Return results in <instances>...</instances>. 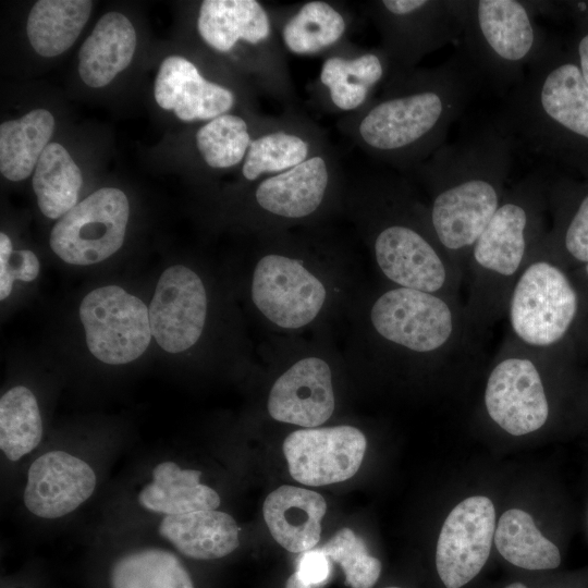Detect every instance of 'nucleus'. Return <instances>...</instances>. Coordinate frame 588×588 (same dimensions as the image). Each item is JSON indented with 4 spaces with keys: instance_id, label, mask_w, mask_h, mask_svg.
<instances>
[{
    "instance_id": "2",
    "label": "nucleus",
    "mask_w": 588,
    "mask_h": 588,
    "mask_svg": "<svg viewBox=\"0 0 588 588\" xmlns=\"http://www.w3.org/2000/svg\"><path fill=\"white\" fill-rule=\"evenodd\" d=\"M259 236L249 297L267 328L293 335L350 313L363 290L350 255L323 225Z\"/></svg>"
},
{
    "instance_id": "17",
    "label": "nucleus",
    "mask_w": 588,
    "mask_h": 588,
    "mask_svg": "<svg viewBox=\"0 0 588 588\" xmlns=\"http://www.w3.org/2000/svg\"><path fill=\"white\" fill-rule=\"evenodd\" d=\"M366 446L365 434L358 428L341 425L295 430L285 438L283 452L296 481L324 486L354 476Z\"/></svg>"
},
{
    "instance_id": "10",
    "label": "nucleus",
    "mask_w": 588,
    "mask_h": 588,
    "mask_svg": "<svg viewBox=\"0 0 588 588\" xmlns=\"http://www.w3.org/2000/svg\"><path fill=\"white\" fill-rule=\"evenodd\" d=\"M579 354L568 347H529L507 332L486 381L483 404L488 417L515 437L540 430L551 413L550 375Z\"/></svg>"
},
{
    "instance_id": "40",
    "label": "nucleus",
    "mask_w": 588,
    "mask_h": 588,
    "mask_svg": "<svg viewBox=\"0 0 588 588\" xmlns=\"http://www.w3.org/2000/svg\"><path fill=\"white\" fill-rule=\"evenodd\" d=\"M577 65L580 69V72L588 83V29L584 32L577 42Z\"/></svg>"
},
{
    "instance_id": "15",
    "label": "nucleus",
    "mask_w": 588,
    "mask_h": 588,
    "mask_svg": "<svg viewBox=\"0 0 588 588\" xmlns=\"http://www.w3.org/2000/svg\"><path fill=\"white\" fill-rule=\"evenodd\" d=\"M391 73L382 48H367L351 40L322 57L317 77L309 84L311 101L341 117L359 111L380 90Z\"/></svg>"
},
{
    "instance_id": "24",
    "label": "nucleus",
    "mask_w": 588,
    "mask_h": 588,
    "mask_svg": "<svg viewBox=\"0 0 588 588\" xmlns=\"http://www.w3.org/2000/svg\"><path fill=\"white\" fill-rule=\"evenodd\" d=\"M262 510L272 537L287 551H308L318 543L327 510L321 494L281 486L266 498Z\"/></svg>"
},
{
    "instance_id": "5",
    "label": "nucleus",
    "mask_w": 588,
    "mask_h": 588,
    "mask_svg": "<svg viewBox=\"0 0 588 588\" xmlns=\"http://www.w3.org/2000/svg\"><path fill=\"white\" fill-rule=\"evenodd\" d=\"M514 147L494 119L444 143L406 175L426 194L434 233L464 279L469 250L506 194Z\"/></svg>"
},
{
    "instance_id": "16",
    "label": "nucleus",
    "mask_w": 588,
    "mask_h": 588,
    "mask_svg": "<svg viewBox=\"0 0 588 588\" xmlns=\"http://www.w3.org/2000/svg\"><path fill=\"white\" fill-rule=\"evenodd\" d=\"M494 531V505L487 497H469L450 512L436 550L437 571L446 588H461L481 571Z\"/></svg>"
},
{
    "instance_id": "35",
    "label": "nucleus",
    "mask_w": 588,
    "mask_h": 588,
    "mask_svg": "<svg viewBox=\"0 0 588 588\" xmlns=\"http://www.w3.org/2000/svg\"><path fill=\"white\" fill-rule=\"evenodd\" d=\"M42 421L34 393L23 385L0 400V449L12 462L32 452L41 441Z\"/></svg>"
},
{
    "instance_id": "32",
    "label": "nucleus",
    "mask_w": 588,
    "mask_h": 588,
    "mask_svg": "<svg viewBox=\"0 0 588 588\" xmlns=\"http://www.w3.org/2000/svg\"><path fill=\"white\" fill-rule=\"evenodd\" d=\"M500 554L515 566L526 569H552L560 565L558 547L542 536L532 517L525 511L504 512L494 531Z\"/></svg>"
},
{
    "instance_id": "36",
    "label": "nucleus",
    "mask_w": 588,
    "mask_h": 588,
    "mask_svg": "<svg viewBox=\"0 0 588 588\" xmlns=\"http://www.w3.org/2000/svg\"><path fill=\"white\" fill-rule=\"evenodd\" d=\"M320 550L342 567L351 588H371L380 576L381 562L350 528L341 529Z\"/></svg>"
},
{
    "instance_id": "26",
    "label": "nucleus",
    "mask_w": 588,
    "mask_h": 588,
    "mask_svg": "<svg viewBox=\"0 0 588 588\" xmlns=\"http://www.w3.org/2000/svg\"><path fill=\"white\" fill-rule=\"evenodd\" d=\"M158 529L180 553L195 560L223 558L240 544L234 518L216 510L166 515Z\"/></svg>"
},
{
    "instance_id": "23",
    "label": "nucleus",
    "mask_w": 588,
    "mask_h": 588,
    "mask_svg": "<svg viewBox=\"0 0 588 588\" xmlns=\"http://www.w3.org/2000/svg\"><path fill=\"white\" fill-rule=\"evenodd\" d=\"M547 203L553 224L540 249L568 271L588 265V187L549 181Z\"/></svg>"
},
{
    "instance_id": "19",
    "label": "nucleus",
    "mask_w": 588,
    "mask_h": 588,
    "mask_svg": "<svg viewBox=\"0 0 588 588\" xmlns=\"http://www.w3.org/2000/svg\"><path fill=\"white\" fill-rule=\"evenodd\" d=\"M330 144L327 132L295 106L268 115L241 166L247 184L290 170Z\"/></svg>"
},
{
    "instance_id": "43",
    "label": "nucleus",
    "mask_w": 588,
    "mask_h": 588,
    "mask_svg": "<svg viewBox=\"0 0 588 588\" xmlns=\"http://www.w3.org/2000/svg\"><path fill=\"white\" fill-rule=\"evenodd\" d=\"M385 588H400V587H385Z\"/></svg>"
},
{
    "instance_id": "25",
    "label": "nucleus",
    "mask_w": 588,
    "mask_h": 588,
    "mask_svg": "<svg viewBox=\"0 0 588 588\" xmlns=\"http://www.w3.org/2000/svg\"><path fill=\"white\" fill-rule=\"evenodd\" d=\"M196 30L209 49L228 56L243 38L277 34L269 4L257 0H205L198 8Z\"/></svg>"
},
{
    "instance_id": "34",
    "label": "nucleus",
    "mask_w": 588,
    "mask_h": 588,
    "mask_svg": "<svg viewBox=\"0 0 588 588\" xmlns=\"http://www.w3.org/2000/svg\"><path fill=\"white\" fill-rule=\"evenodd\" d=\"M111 588H194L189 573L172 552L147 548L132 551L114 562Z\"/></svg>"
},
{
    "instance_id": "18",
    "label": "nucleus",
    "mask_w": 588,
    "mask_h": 588,
    "mask_svg": "<svg viewBox=\"0 0 588 588\" xmlns=\"http://www.w3.org/2000/svg\"><path fill=\"white\" fill-rule=\"evenodd\" d=\"M152 336L169 353L195 345L205 330L208 296L201 278L176 265L163 271L148 308Z\"/></svg>"
},
{
    "instance_id": "11",
    "label": "nucleus",
    "mask_w": 588,
    "mask_h": 588,
    "mask_svg": "<svg viewBox=\"0 0 588 588\" xmlns=\"http://www.w3.org/2000/svg\"><path fill=\"white\" fill-rule=\"evenodd\" d=\"M362 8L393 72L417 68L426 56L462 36L466 0H375Z\"/></svg>"
},
{
    "instance_id": "21",
    "label": "nucleus",
    "mask_w": 588,
    "mask_h": 588,
    "mask_svg": "<svg viewBox=\"0 0 588 588\" xmlns=\"http://www.w3.org/2000/svg\"><path fill=\"white\" fill-rule=\"evenodd\" d=\"M279 39L287 53L324 57L354 30L355 17L339 1L309 0L291 5H270Z\"/></svg>"
},
{
    "instance_id": "1",
    "label": "nucleus",
    "mask_w": 588,
    "mask_h": 588,
    "mask_svg": "<svg viewBox=\"0 0 588 588\" xmlns=\"http://www.w3.org/2000/svg\"><path fill=\"white\" fill-rule=\"evenodd\" d=\"M482 83L461 48L437 66L391 72L379 95L340 117L336 127L367 156L407 175L445 143Z\"/></svg>"
},
{
    "instance_id": "8",
    "label": "nucleus",
    "mask_w": 588,
    "mask_h": 588,
    "mask_svg": "<svg viewBox=\"0 0 588 588\" xmlns=\"http://www.w3.org/2000/svg\"><path fill=\"white\" fill-rule=\"evenodd\" d=\"M505 316L507 332L526 346L568 347L581 354L588 345L584 299L569 271L543 254L540 245L511 292Z\"/></svg>"
},
{
    "instance_id": "38",
    "label": "nucleus",
    "mask_w": 588,
    "mask_h": 588,
    "mask_svg": "<svg viewBox=\"0 0 588 588\" xmlns=\"http://www.w3.org/2000/svg\"><path fill=\"white\" fill-rule=\"evenodd\" d=\"M329 558L320 550H308L298 560L297 575L307 585L323 584L330 575Z\"/></svg>"
},
{
    "instance_id": "37",
    "label": "nucleus",
    "mask_w": 588,
    "mask_h": 588,
    "mask_svg": "<svg viewBox=\"0 0 588 588\" xmlns=\"http://www.w3.org/2000/svg\"><path fill=\"white\" fill-rule=\"evenodd\" d=\"M39 273V261L28 249L15 250L9 236L0 233V298H7L15 280L30 282Z\"/></svg>"
},
{
    "instance_id": "31",
    "label": "nucleus",
    "mask_w": 588,
    "mask_h": 588,
    "mask_svg": "<svg viewBox=\"0 0 588 588\" xmlns=\"http://www.w3.org/2000/svg\"><path fill=\"white\" fill-rule=\"evenodd\" d=\"M93 2L87 0H40L27 20V36L35 51L56 57L77 39L89 19Z\"/></svg>"
},
{
    "instance_id": "9",
    "label": "nucleus",
    "mask_w": 588,
    "mask_h": 588,
    "mask_svg": "<svg viewBox=\"0 0 588 588\" xmlns=\"http://www.w3.org/2000/svg\"><path fill=\"white\" fill-rule=\"evenodd\" d=\"M549 46L531 1L466 0L461 48L499 91L517 86Z\"/></svg>"
},
{
    "instance_id": "12",
    "label": "nucleus",
    "mask_w": 588,
    "mask_h": 588,
    "mask_svg": "<svg viewBox=\"0 0 588 588\" xmlns=\"http://www.w3.org/2000/svg\"><path fill=\"white\" fill-rule=\"evenodd\" d=\"M290 362L274 379L267 411L274 420L302 428L323 425L335 409V353L322 343H285Z\"/></svg>"
},
{
    "instance_id": "4",
    "label": "nucleus",
    "mask_w": 588,
    "mask_h": 588,
    "mask_svg": "<svg viewBox=\"0 0 588 588\" xmlns=\"http://www.w3.org/2000/svg\"><path fill=\"white\" fill-rule=\"evenodd\" d=\"M355 319L356 356L379 366L442 369L485 356L461 299L383 284L362 291Z\"/></svg>"
},
{
    "instance_id": "42",
    "label": "nucleus",
    "mask_w": 588,
    "mask_h": 588,
    "mask_svg": "<svg viewBox=\"0 0 588 588\" xmlns=\"http://www.w3.org/2000/svg\"><path fill=\"white\" fill-rule=\"evenodd\" d=\"M505 588H527V587L523 585L522 583H513V584L507 585Z\"/></svg>"
},
{
    "instance_id": "20",
    "label": "nucleus",
    "mask_w": 588,
    "mask_h": 588,
    "mask_svg": "<svg viewBox=\"0 0 588 588\" xmlns=\"http://www.w3.org/2000/svg\"><path fill=\"white\" fill-rule=\"evenodd\" d=\"M154 95L162 109L172 110L184 122H207L232 113L242 101L234 87L208 78L195 63L181 56L162 61Z\"/></svg>"
},
{
    "instance_id": "13",
    "label": "nucleus",
    "mask_w": 588,
    "mask_h": 588,
    "mask_svg": "<svg viewBox=\"0 0 588 588\" xmlns=\"http://www.w3.org/2000/svg\"><path fill=\"white\" fill-rule=\"evenodd\" d=\"M128 213V200L121 189L100 188L59 219L50 234V246L71 265L102 261L122 246Z\"/></svg>"
},
{
    "instance_id": "3",
    "label": "nucleus",
    "mask_w": 588,
    "mask_h": 588,
    "mask_svg": "<svg viewBox=\"0 0 588 588\" xmlns=\"http://www.w3.org/2000/svg\"><path fill=\"white\" fill-rule=\"evenodd\" d=\"M343 213L355 224L384 284L460 299L462 271L441 246L426 201L399 172L347 184Z\"/></svg>"
},
{
    "instance_id": "14",
    "label": "nucleus",
    "mask_w": 588,
    "mask_h": 588,
    "mask_svg": "<svg viewBox=\"0 0 588 588\" xmlns=\"http://www.w3.org/2000/svg\"><path fill=\"white\" fill-rule=\"evenodd\" d=\"M79 317L90 353L106 364L135 360L152 335L146 305L118 285L88 293L81 303Z\"/></svg>"
},
{
    "instance_id": "6",
    "label": "nucleus",
    "mask_w": 588,
    "mask_h": 588,
    "mask_svg": "<svg viewBox=\"0 0 588 588\" xmlns=\"http://www.w3.org/2000/svg\"><path fill=\"white\" fill-rule=\"evenodd\" d=\"M549 179L536 170L506 191L466 260L468 320L485 339L506 311L511 292L544 238Z\"/></svg>"
},
{
    "instance_id": "28",
    "label": "nucleus",
    "mask_w": 588,
    "mask_h": 588,
    "mask_svg": "<svg viewBox=\"0 0 588 588\" xmlns=\"http://www.w3.org/2000/svg\"><path fill=\"white\" fill-rule=\"evenodd\" d=\"M200 475L171 461L160 463L152 470V481L139 492L138 502L148 511L166 515L216 510L220 497L200 483Z\"/></svg>"
},
{
    "instance_id": "30",
    "label": "nucleus",
    "mask_w": 588,
    "mask_h": 588,
    "mask_svg": "<svg viewBox=\"0 0 588 588\" xmlns=\"http://www.w3.org/2000/svg\"><path fill=\"white\" fill-rule=\"evenodd\" d=\"M268 115L226 113L205 122L195 133V147L210 170L242 164L250 143Z\"/></svg>"
},
{
    "instance_id": "41",
    "label": "nucleus",
    "mask_w": 588,
    "mask_h": 588,
    "mask_svg": "<svg viewBox=\"0 0 588 588\" xmlns=\"http://www.w3.org/2000/svg\"><path fill=\"white\" fill-rule=\"evenodd\" d=\"M285 588H313L310 585H307L305 584L301 578L299 576L297 575V573L295 572L294 574H292L286 583H285Z\"/></svg>"
},
{
    "instance_id": "33",
    "label": "nucleus",
    "mask_w": 588,
    "mask_h": 588,
    "mask_svg": "<svg viewBox=\"0 0 588 588\" xmlns=\"http://www.w3.org/2000/svg\"><path fill=\"white\" fill-rule=\"evenodd\" d=\"M82 173L68 150L50 143L41 154L33 176V188L41 212L50 218H62L77 204Z\"/></svg>"
},
{
    "instance_id": "7",
    "label": "nucleus",
    "mask_w": 588,
    "mask_h": 588,
    "mask_svg": "<svg viewBox=\"0 0 588 588\" xmlns=\"http://www.w3.org/2000/svg\"><path fill=\"white\" fill-rule=\"evenodd\" d=\"M497 122L515 144L558 158L588 146V83L550 45L507 96Z\"/></svg>"
},
{
    "instance_id": "39",
    "label": "nucleus",
    "mask_w": 588,
    "mask_h": 588,
    "mask_svg": "<svg viewBox=\"0 0 588 588\" xmlns=\"http://www.w3.org/2000/svg\"><path fill=\"white\" fill-rule=\"evenodd\" d=\"M588 309V265L569 271Z\"/></svg>"
},
{
    "instance_id": "22",
    "label": "nucleus",
    "mask_w": 588,
    "mask_h": 588,
    "mask_svg": "<svg viewBox=\"0 0 588 588\" xmlns=\"http://www.w3.org/2000/svg\"><path fill=\"white\" fill-rule=\"evenodd\" d=\"M96 475L83 460L64 451H50L29 466L23 501L27 510L41 518H59L89 499Z\"/></svg>"
},
{
    "instance_id": "27",
    "label": "nucleus",
    "mask_w": 588,
    "mask_h": 588,
    "mask_svg": "<svg viewBox=\"0 0 588 588\" xmlns=\"http://www.w3.org/2000/svg\"><path fill=\"white\" fill-rule=\"evenodd\" d=\"M136 33L130 20L119 12L106 13L84 41L78 53V72L90 87L108 85L131 63Z\"/></svg>"
},
{
    "instance_id": "29",
    "label": "nucleus",
    "mask_w": 588,
    "mask_h": 588,
    "mask_svg": "<svg viewBox=\"0 0 588 588\" xmlns=\"http://www.w3.org/2000/svg\"><path fill=\"white\" fill-rule=\"evenodd\" d=\"M54 118L46 109H35L17 120L0 125V171L11 181H22L35 170L50 144Z\"/></svg>"
}]
</instances>
